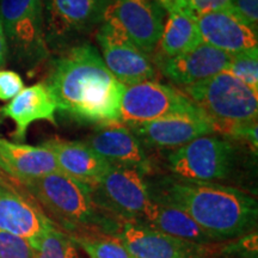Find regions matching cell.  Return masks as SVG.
Instances as JSON below:
<instances>
[{
  "mask_svg": "<svg viewBox=\"0 0 258 258\" xmlns=\"http://www.w3.org/2000/svg\"><path fill=\"white\" fill-rule=\"evenodd\" d=\"M57 110L79 123L118 122L124 85L106 69L95 46L70 47L54 60L47 83Z\"/></svg>",
  "mask_w": 258,
  "mask_h": 258,
  "instance_id": "cell-1",
  "label": "cell"
},
{
  "mask_svg": "<svg viewBox=\"0 0 258 258\" xmlns=\"http://www.w3.org/2000/svg\"><path fill=\"white\" fill-rule=\"evenodd\" d=\"M152 201L180 209L221 241L243 238L257 228V200L221 183L195 182L175 176L147 180Z\"/></svg>",
  "mask_w": 258,
  "mask_h": 258,
  "instance_id": "cell-2",
  "label": "cell"
},
{
  "mask_svg": "<svg viewBox=\"0 0 258 258\" xmlns=\"http://www.w3.org/2000/svg\"><path fill=\"white\" fill-rule=\"evenodd\" d=\"M29 195L70 235H112L121 220L99 207L91 188L59 172L22 183Z\"/></svg>",
  "mask_w": 258,
  "mask_h": 258,
  "instance_id": "cell-3",
  "label": "cell"
},
{
  "mask_svg": "<svg viewBox=\"0 0 258 258\" xmlns=\"http://www.w3.org/2000/svg\"><path fill=\"white\" fill-rule=\"evenodd\" d=\"M180 91L211 121L214 133L221 137L232 125L257 120L258 92L226 71Z\"/></svg>",
  "mask_w": 258,
  "mask_h": 258,
  "instance_id": "cell-4",
  "label": "cell"
},
{
  "mask_svg": "<svg viewBox=\"0 0 258 258\" xmlns=\"http://www.w3.org/2000/svg\"><path fill=\"white\" fill-rule=\"evenodd\" d=\"M166 160L171 173L177 178L219 183L234 175L239 151L231 139L211 134L172 150Z\"/></svg>",
  "mask_w": 258,
  "mask_h": 258,
  "instance_id": "cell-5",
  "label": "cell"
},
{
  "mask_svg": "<svg viewBox=\"0 0 258 258\" xmlns=\"http://www.w3.org/2000/svg\"><path fill=\"white\" fill-rule=\"evenodd\" d=\"M201 111L180 90L146 80L124 86L118 122L127 127L175 115H200Z\"/></svg>",
  "mask_w": 258,
  "mask_h": 258,
  "instance_id": "cell-6",
  "label": "cell"
},
{
  "mask_svg": "<svg viewBox=\"0 0 258 258\" xmlns=\"http://www.w3.org/2000/svg\"><path fill=\"white\" fill-rule=\"evenodd\" d=\"M111 0H44V35L48 48L70 44L98 29Z\"/></svg>",
  "mask_w": 258,
  "mask_h": 258,
  "instance_id": "cell-7",
  "label": "cell"
},
{
  "mask_svg": "<svg viewBox=\"0 0 258 258\" xmlns=\"http://www.w3.org/2000/svg\"><path fill=\"white\" fill-rule=\"evenodd\" d=\"M90 188L97 205L121 221L138 222L152 202L146 176L131 167L111 165Z\"/></svg>",
  "mask_w": 258,
  "mask_h": 258,
  "instance_id": "cell-8",
  "label": "cell"
},
{
  "mask_svg": "<svg viewBox=\"0 0 258 258\" xmlns=\"http://www.w3.org/2000/svg\"><path fill=\"white\" fill-rule=\"evenodd\" d=\"M0 22L18 59L30 64L46 59L43 0H0Z\"/></svg>",
  "mask_w": 258,
  "mask_h": 258,
  "instance_id": "cell-9",
  "label": "cell"
},
{
  "mask_svg": "<svg viewBox=\"0 0 258 258\" xmlns=\"http://www.w3.org/2000/svg\"><path fill=\"white\" fill-rule=\"evenodd\" d=\"M96 38L106 69L124 86L156 78V67L148 54L139 49L112 22L104 19Z\"/></svg>",
  "mask_w": 258,
  "mask_h": 258,
  "instance_id": "cell-10",
  "label": "cell"
},
{
  "mask_svg": "<svg viewBox=\"0 0 258 258\" xmlns=\"http://www.w3.org/2000/svg\"><path fill=\"white\" fill-rule=\"evenodd\" d=\"M164 18L165 10L156 0H111L104 16L146 54L153 53L159 43Z\"/></svg>",
  "mask_w": 258,
  "mask_h": 258,
  "instance_id": "cell-11",
  "label": "cell"
},
{
  "mask_svg": "<svg viewBox=\"0 0 258 258\" xmlns=\"http://www.w3.org/2000/svg\"><path fill=\"white\" fill-rule=\"evenodd\" d=\"M114 238L134 258H206L213 246L177 239L133 221H122Z\"/></svg>",
  "mask_w": 258,
  "mask_h": 258,
  "instance_id": "cell-12",
  "label": "cell"
},
{
  "mask_svg": "<svg viewBox=\"0 0 258 258\" xmlns=\"http://www.w3.org/2000/svg\"><path fill=\"white\" fill-rule=\"evenodd\" d=\"M84 143L111 165L131 167L145 176L152 171L145 146L131 128L120 122L99 125Z\"/></svg>",
  "mask_w": 258,
  "mask_h": 258,
  "instance_id": "cell-13",
  "label": "cell"
},
{
  "mask_svg": "<svg viewBox=\"0 0 258 258\" xmlns=\"http://www.w3.org/2000/svg\"><path fill=\"white\" fill-rule=\"evenodd\" d=\"M231 56L232 54L202 42L195 49L178 56H158L156 63L170 82L183 89L227 71Z\"/></svg>",
  "mask_w": 258,
  "mask_h": 258,
  "instance_id": "cell-14",
  "label": "cell"
},
{
  "mask_svg": "<svg viewBox=\"0 0 258 258\" xmlns=\"http://www.w3.org/2000/svg\"><path fill=\"white\" fill-rule=\"evenodd\" d=\"M145 147L176 150L203 135L214 134L203 114L175 115L129 127Z\"/></svg>",
  "mask_w": 258,
  "mask_h": 258,
  "instance_id": "cell-15",
  "label": "cell"
},
{
  "mask_svg": "<svg viewBox=\"0 0 258 258\" xmlns=\"http://www.w3.org/2000/svg\"><path fill=\"white\" fill-rule=\"evenodd\" d=\"M55 226L28 192L0 188V230L35 241Z\"/></svg>",
  "mask_w": 258,
  "mask_h": 258,
  "instance_id": "cell-16",
  "label": "cell"
},
{
  "mask_svg": "<svg viewBox=\"0 0 258 258\" xmlns=\"http://www.w3.org/2000/svg\"><path fill=\"white\" fill-rule=\"evenodd\" d=\"M202 41L228 54L252 49L257 46V31L245 25L230 10L196 16Z\"/></svg>",
  "mask_w": 258,
  "mask_h": 258,
  "instance_id": "cell-17",
  "label": "cell"
},
{
  "mask_svg": "<svg viewBox=\"0 0 258 258\" xmlns=\"http://www.w3.org/2000/svg\"><path fill=\"white\" fill-rule=\"evenodd\" d=\"M55 157L59 171L71 178L92 186L111 166L84 141L50 139L42 144Z\"/></svg>",
  "mask_w": 258,
  "mask_h": 258,
  "instance_id": "cell-18",
  "label": "cell"
},
{
  "mask_svg": "<svg viewBox=\"0 0 258 258\" xmlns=\"http://www.w3.org/2000/svg\"><path fill=\"white\" fill-rule=\"evenodd\" d=\"M56 103L44 83L24 88L8 104L0 108L2 117L11 118L16 124L14 137L18 141L24 140L29 125L36 121L56 123Z\"/></svg>",
  "mask_w": 258,
  "mask_h": 258,
  "instance_id": "cell-19",
  "label": "cell"
},
{
  "mask_svg": "<svg viewBox=\"0 0 258 258\" xmlns=\"http://www.w3.org/2000/svg\"><path fill=\"white\" fill-rule=\"evenodd\" d=\"M0 169L24 183L59 172L55 157L44 146L11 143L0 138Z\"/></svg>",
  "mask_w": 258,
  "mask_h": 258,
  "instance_id": "cell-20",
  "label": "cell"
},
{
  "mask_svg": "<svg viewBox=\"0 0 258 258\" xmlns=\"http://www.w3.org/2000/svg\"><path fill=\"white\" fill-rule=\"evenodd\" d=\"M134 222V221H133ZM177 239L199 245H215L222 241L205 231L186 213L152 201L138 221Z\"/></svg>",
  "mask_w": 258,
  "mask_h": 258,
  "instance_id": "cell-21",
  "label": "cell"
},
{
  "mask_svg": "<svg viewBox=\"0 0 258 258\" xmlns=\"http://www.w3.org/2000/svg\"><path fill=\"white\" fill-rule=\"evenodd\" d=\"M202 42L196 15L190 9L177 10L169 12L157 47H159V56L173 57L195 49Z\"/></svg>",
  "mask_w": 258,
  "mask_h": 258,
  "instance_id": "cell-22",
  "label": "cell"
},
{
  "mask_svg": "<svg viewBox=\"0 0 258 258\" xmlns=\"http://www.w3.org/2000/svg\"><path fill=\"white\" fill-rule=\"evenodd\" d=\"M31 244L36 250L35 258H80L76 241L56 226Z\"/></svg>",
  "mask_w": 258,
  "mask_h": 258,
  "instance_id": "cell-23",
  "label": "cell"
},
{
  "mask_svg": "<svg viewBox=\"0 0 258 258\" xmlns=\"http://www.w3.org/2000/svg\"><path fill=\"white\" fill-rule=\"evenodd\" d=\"M72 239L90 258H134L118 239L109 235H83Z\"/></svg>",
  "mask_w": 258,
  "mask_h": 258,
  "instance_id": "cell-24",
  "label": "cell"
},
{
  "mask_svg": "<svg viewBox=\"0 0 258 258\" xmlns=\"http://www.w3.org/2000/svg\"><path fill=\"white\" fill-rule=\"evenodd\" d=\"M226 72L258 92V47L232 54Z\"/></svg>",
  "mask_w": 258,
  "mask_h": 258,
  "instance_id": "cell-25",
  "label": "cell"
},
{
  "mask_svg": "<svg viewBox=\"0 0 258 258\" xmlns=\"http://www.w3.org/2000/svg\"><path fill=\"white\" fill-rule=\"evenodd\" d=\"M31 241L0 230V258H35Z\"/></svg>",
  "mask_w": 258,
  "mask_h": 258,
  "instance_id": "cell-26",
  "label": "cell"
},
{
  "mask_svg": "<svg viewBox=\"0 0 258 258\" xmlns=\"http://www.w3.org/2000/svg\"><path fill=\"white\" fill-rule=\"evenodd\" d=\"M228 10L245 25L257 31L258 0H231Z\"/></svg>",
  "mask_w": 258,
  "mask_h": 258,
  "instance_id": "cell-27",
  "label": "cell"
},
{
  "mask_svg": "<svg viewBox=\"0 0 258 258\" xmlns=\"http://www.w3.org/2000/svg\"><path fill=\"white\" fill-rule=\"evenodd\" d=\"M24 89L22 77L14 71H0V99L11 101Z\"/></svg>",
  "mask_w": 258,
  "mask_h": 258,
  "instance_id": "cell-28",
  "label": "cell"
},
{
  "mask_svg": "<svg viewBox=\"0 0 258 258\" xmlns=\"http://www.w3.org/2000/svg\"><path fill=\"white\" fill-rule=\"evenodd\" d=\"M190 9L196 16L221 11L230 8L231 0H188Z\"/></svg>",
  "mask_w": 258,
  "mask_h": 258,
  "instance_id": "cell-29",
  "label": "cell"
},
{
  "mask_svg": "<svg viewBox=\"0 0 258 258\" xmlns=\"http://www.w3.org/2000/svg\"><path fill=\"white\" fill-rule=\"evenodd\" d=\"M0 188L16 190V191H21V192H28L27 190L24 189V186L21 182H18L17 179L12 178L11 176H9L8 173L4 172L2 169H0Z\"/></svg>",
  "mask_w": 258,
  "mask_h": 258,
  "instance_id": "cell-30",
  "label": "cell"
},
{
  "mask_svg": "<svg viewBox=\"0 0 258 258\" xmlns=\"http://www.w3.org/2000/svg\"><path fill=\"white\" fill-rule=\"evenodd\" d=\"M156 2L167 12L177 11V10L190 9L188 0H156Z\"/></svg>",
  "mask_w": 258,
  "mask_h": 258,
  "instance_id": "cell-31",
  "label": "cell"
},
{
  "mask_svg": "<svg viewBox=\"0 0 258 258\" xmlns=\"http://www.w3.org/2000/svg\"><path fill=\"white\" fill-rule=\"evenodd\" d=\"M8 51H9L8 40H6L4 29H3L2 22H0V66L5 62L6 56H8Z\"/></svg>",
  "mask_w": 258,
  "mask_h": 258,
  "instance_id": "cell-32",
  "label": "cell"
}]
</instances>
